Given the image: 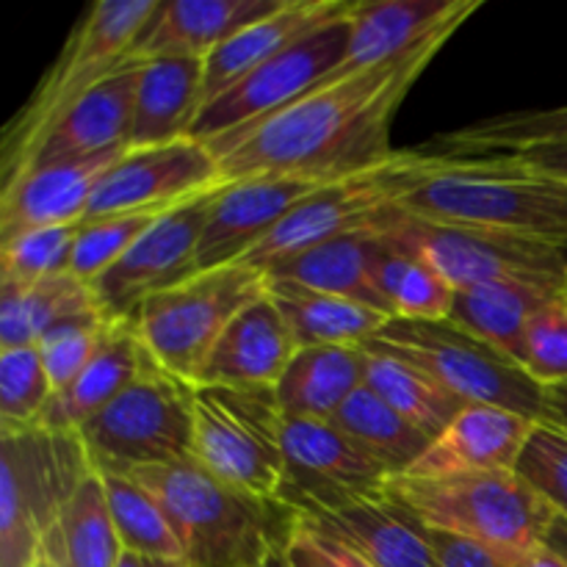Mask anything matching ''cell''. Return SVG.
<instances>
[{
  "label": "cell",
  "instance_id": "cell-1",
  "mask_svg": "<svg viewBox=\"0 0 567 567\" xmlns=\"http://www.w3.org/2000/svg\"><path fill=\"white\" fill-rule=\"evenodd\" d=\"M471 14L443 22L396 59L338 81H321L308 94L244 136L208 144L225 183L247 177H313L338 183L369 175L393 161L391 122L413 83Z\"/></svg>",
  "mask_w": 567,
  "mask_h": 567
},
{
  "label": "cell",
  "instance_id": "cell-2",
  "mask_svg": "<svg viewBox=\"0 0 567 567\" xmlns=\"http://www.w3.org/2000/svg\"><path fill=\"white\" fill-rule=\"evenodd\" d=\"M391 208L437 225H468L567 241V181L537 172L509 155L396 153L371 172Z\"/></svg>",
  "mask_w": 567,
  "mask_h": 567
},
{
  "label": "cell",
  "instance_id": "cell-3",
  "mask_svg": "<svg viewBox=\"0 0 567 567\" xmlns=\"http://www.w3.org/2000/svg\"><path fill=\"white\" fill-rule=\"evenodd\" d=\"M125 476L161 504L188 567H255L286 551L302 526L286 502L227 485L197 460Z\"/></svg>",
  "mask_w": 567,
  "mask_h": 567
},
{
  "label": "cell",
  "instance_id": "cell-4",
  "mask_svg": "<svg viewBox=\"0 0 567 567\" xmlns=\"http://www.w3.org/2000/svg\"><path fill=\"white\" fill-rule=\"evenodd\" d=\"M385 496L426 529L465 537L518 567L546 546L557 509L515 471L460 476H391Z\"/></svg>",
  "mask_w": 567,
  "mask_h": 567
},
{
  "label": "cell",
  "instance_id": "cell-5",
  "mask_svg": "<svg viewBox=\"0 0 567 567\" xmlns=\"http://www.w3.org/2000/svg\"><path fill=\"white\" fill-rule=\"evenodd\" d=\"M161 0H97L66 37L59 59L3 133V183L25 166L53 122L94 83L127 61V50Z\"/></svg>",
  "mask_w": 567,
  "mask_h": 567
},
{
  "label": "cell",
  "instance_id": "cell-6",
  "mask_svg": "<svg viewBox=\"0 0 567 567\" xmlns=\"http://www.w3.org/2000/svg\"><path fill=\"white\" fill-rule=\"evenodd\" d=\"M92 468L78 432L3 426L0 567L33 565L44 535Z\"/></svg>",
  "mask_w": 567,
  "mask_h": 567
},
{
  "label": "cell",
  "instance_id": "cell-7",
  "mask_svg": "<svg viewBox=\"0 0 567 567\" xmlns=\"http://www.w3.org/2000/svg\"><path fill=\"white\" fill-rule=\"evenodd\" d=\"M369 354L415 365L465 404H491L543 421V385L532 380L518 360L507 358L454 321L388 319L363 343Z\"/></svg>",
  "mask_w": 567,
  "mask_h": 567
},
{
  "label": "cell",
  "instance_id": "cell-8",
  "mask_svg": "<svg viewBox=\"0 0 567 567\" xmlns=\"http://www.w3.org/2000/svg\"><path fill=\"white\" fill-rule=\"evenodd\" d=\"M266 293L264 271L247 264L219 266L150 297L133 321L155 365L197 385L227 324Z\"/></svg>",
  "mask_w": 567,
  "mask_h": 567
},
{
  "label": "cell",
  "instance_id": "cell-9",
  "mask_svg": "<svg viewBox=\"0 0 567 567\" xmlns=\"http://www.w3.org/2000/svg\"><path fill=\"white\" fill-rule=\"evenodd\" d=\"M286 413L277 388H194V460L227 485L282 496L286 482Z\"/></svg>",
  "mask_w": 567,
  "mask_h": 567
},
{
  "label": "cell",
  "instance_id": "cell-10",
  "mask_svg": "<svg viewBox=\"0 0 567 567\" xmlns=\"http://www.w3.org/2000/svg\"><path fill=\"white\" fill-rule=\"evenodd\" d=\"M192 382L153 369L78 430L100 474H133L194 460Z\"/></svg>",
  "mask_w": 567,
  "mask_h": 567
},
{
  "label": "cell",
  "instance_id": "cell-11",
  "mask_svg": "<svg viewBox=\"0 0 567 567\" xmlns=\"http://www.w3.org/2000/svg\"><path fill=\"white\" fill-rule=\"evenodd\" d=\"M380 236L402 252L424 258L454 288L482 282H526L567 291L563 252L546 241L468 225H437L413 219L388 205L374 221Z\"/></svg>",
  "mask_w": 567,
  "mask_h": 567
},
{
  "label": "cell",
  "instance_id": "cell-12",
  "mask_svg": "<svg viewBox=\"0 0 567 567\" xmlns=\"http://www.w3.org/2000/svg\"><path fill=\"white\" fill-rule=\"evenodd\" d=\"M347 48L349 17H343L282 50L225 94L203 105L188 136L205 144L244 136L255 125L297 103L321 78L336 72L347 55Z\"/></svg>",
  "mask_w": 567,
  "mask_h": 567
},
{
  "label": "cell",
  "instance_id": "cell-13",
  "mask_svg": "<svg viewBox=\"0 0 567 567\" xmlns=\"http://www.w3.org/2000/svg\"><path fill=\"white\" fill-rule=\"evenodd\" d=\"M282 496L302 518H324L385 493L388 474L332 421L286 415Z\"/></svg>",
  "mask_w": 567,
  "mask_h": 567
},
{
  "label": "cell",
  "instance_id": "cell-14",
  "mask_svg": "<svg viewBox=\"0 0 567 567\" xmlns=\"http://www.w3.org/2000/svg\"><path fill=\"white\" fill-rule=\"evenodd\" d=\"M219 188L186 199L158 216L138 241L92 282L97 308L109 324L131 321L150 297L197 275L199 238L210 199Z\"/></svg>",
  "mask_w": 567,
  "mask_h": 567
},
{
  "label": "cell",
  "instance_id": "cell-15",
  "mask_svg": "<svg viewBox=\"0 0 567 567\" xmlns=\"http://www.w3.org/2000/svg\"><path fill=\"white\" fill-rule=\"evenodd\" d=\"M225 186L219 158L205 142L183 136L158 147L125 150L92 194L86 219L131 210H169Z\"/></svg>",
  "mask_w": 567,
  "mask_h": 567
},
{
  "label": "cell",
  "instance_id": "cell-16",
  "mask_svg": "<svg viewBox=\"0 0 567 567\" xmlns=\"http://www.w3.org/2000/svg\"><path fill=\"white\" fill-rule=\"evenodd\" d=\"M330 186L313 177H247L214 194L199 238V271L241 264L299 203Z\"/></svg>",
  "mask_w": 567,
  "mask_h": 567
},
{
  "label": "cell",
  "instance_id": "cell-17",
  "mask_svg": "<svg viewBox=\"0 0 567 567\" xmlns=\"http://www.w3.org/2000/svg\"><path fill=\"white\" fill-rule=\"evenodd\" d=\"M385 208L388 199L377 188L371 172L330 183L310 194L305 203H299L241 264L269 277L282 264L332 241V238L371 227Z\"/></svg>",
  "mask_w": 567,
  "mask_h": 567
},
{
  "label": "cell",
  "instance_id": "cell-18",
  "mask_svg": "<svg viewBox=\"0 0 567 567\" xmlns=\"http://www.w3.org/2000/svg\"><path fill=\"white\" fill-rule=\"evenodd\" d=\"M136 81L138 61H125L111 75L94 83L83 97H78L53 122V127L44 133L39 147L33 150L20 172L33 169V166L92 158V155L127 147L133 127V105H136Z\"/></svg>",
  "mask_w": 567,
  "mask_h": 567
},
{
  "label": "cell",
  "instance_id": "cell-19",
  "mask_svg": "<svg viewBox=\"0 0 567 567\" xmlns=\"http://www.w3.org/2000/svg\"><path fill=\"white\" fill-rule=\"evenodd\" d=\"M127 147L64 164L33 166L3 183L0 192V241L33 227L78 225L86 219L92 194L105 172Z\"/></svg>",
  "mask_w": 567,
  "mask_h": 567
},
{
  "label": "cell",
  "instance_id": "cell-20",
  "mask_svg": "<svg viewBox=\"0 0 567 567\" xmlns=\"http://www.w3.org/2000/svg\"><path fill=\"white\" fill-rule=\"evenodd\" d=\"M282 0H161L127 50V61L161 55L208 59L252 22L275 14Z\"/></svg>",
  "mask_w": 567,
  "mask_h": 567
},
{
  "label": "cell",
  "instance_id": "cell-21",
  "mask_svg": "<svg viewBox=\"0 0 567 567\" xmlns=\"http://www.w3.org/2000/svg\"><path fill=\"white\" fill-rule=\"evenodd\" d=\"M480 6L482 0H354L347 55L341 66L321 81H338L385 64L437 31L443 22L474 14Z\"/></svg>",
  "mask_w": 567,
  "mask_h": 567
},
{
  "label": "cell",
  "instance_id": "cell-22",
  "mask_svg": "<svg viewBox=\"0 0 567 567\" xmlns=\"http://www.w3.org/2000/svg\"><path fill=\"white\" fill-rule=\"evenodd\" d=\"M537 421L491 404H465L402 476H460L515 471Z\"/></svg>",
  "mask_w": 567,
  "mask_h": 567
},
{
  "label": "cell",
  "instance_id": "cell-23",
  "mask_svg": "<svg viewBox=\"0 0 567 567\" xmlns=\"http://www.w3.org/2000/svg\"><path fill=\"white\" fill-rule=\"evenodd\" d=\"M354 0H282L275 14L252 22L249 28L227 39L221 48L205 59L203 105L236 86L241 78L280 55L291 44L302 42L330 22L352 14Z\"/></svg>",
  "mask_w": 567,
  "mask_h": 567
},
{
  "label": "cell",
  "instance_id": "cell-24",
  "mask_svg": "<svg viewBox=\"0 0 567 567\" xmlns=\"http://www.w3.org/2000/svg\"><path fill=\"white\" fill-rule=\"evenodd\" d=\"M297 349L286 319L266 293L227 324L199 371L197 385L277 388Z\"/></svg>",
  "mask_w": 567,
  "mask_h": 567
},
{
  "label": "cell",
  "instance_id": "cell-25",
  "mask_svg": "<svg viewBox=\"0 0 567 567\" xmlns=\"http://www.w3.org/2000/svg\"><path fill=\"white\" fill-rule=\"evenodd\" d=\"M155 360L150 358L136 321H116L105 330L103 343L97 347L86 369L66 382L61 391L53 393L50 404L44 408L42 419L33 426L59 432H78L89 419L109 408L122 391L133 385Z\"/></svg>",
  "mask_w": 567,
  "mask_h": 567
},
{
  "label": "cell",
  "instance_id": "cell-26",
  "mask_svg": "<svg viewBox=\"0 0 567 567\" xmlns=\"http://www.w3.org/2000/svg\"><path fill=\"white\" fill-rule=\"evenodd\" d=\"M205 61L183 55L138 61L136 105L127 150L158 147L188 136L203 109Z\"/></svg>",
  "mask_w": 567,
  "mask_h": 567
},
{
  "label": "cell",
  "instance_id": "cell-27",
  "mask_svg": "<svg viewBox=\"0 0 567 567\" xmlns=\"http://www.w3.org/2000/svg\"><path fill=\"white\" fill-rule=\"evenodd\" d=\"M377 567H437L426 526L382 493L324 518H305Z\"/></svg>",
  "mask_w": 567,
  "mask_h": 567
},
{
  "label": "cell",
  "instance_id": "cell-28",
  "mask_svg": "<svg viewBox=\"0 0 567 567\" xmlns=\"http://www.w3.org/2000/svg\"><path fill=\"white\" fill-rule=\"evenodd\" d=\"M382 247H385V238L374 227H363V230L338 236L321 247L310 249V252L299 255V258L288 260L269 277L352 299V302L380 310L393 319L391 302L377 282V264H380Z\"/></svg>",
  "mask_w": 567,
  "mask_h": 567
},
{
  "label": "cell",
  "instance_id": "cell-29",
  "mask_svg": "<svg viewBox=\"0 0 567 567\" xmlns=\"http://www.w3.org/2000/svg\"><path fill=\"white\" fill-rule=\"evenodd\" d=\"M369 352L363 347L297 349L286 374L277 382L282 413L291 419L332 421L341 404L365 385Z\"/></svg>",
  "mask_w": 567,
  "mask_h": 567
},
{
  "label": "cell",
  "instance_id": "cell-30",
  "mask_svg": "<svg viewBox=\"0 0 567 567\" xmlns=\"http://www.w3.org/2000/svg\"><path fill=\"white\" fill-rule=\"evenodd\" d=\"M269 299L282 313L299 349L363 347L391 319V316L352 302V299L316 291V288L299 286L291 280H271V277Z\"/></svg>",
  "mask_w": 567,
  "mask_h": 567
},
{
  "label": "cell",
  "instance_id": "cell-31",
  "mask_svg": "<svg viewBox=\"0 0 567 567\" xmlns=\"http://www.w3.org/2000/svg\"><path fill=\"white\" fill-rule=\"evenodd\" d=\"M567 291H554L526 282H482L454 291L449 321L463 327L471 336L482 338L507 358L524 365V347L529 321L548 299Z\"/></svg>",
  "mask_w": 567,
  "mask_h": 567
},
{
  "label": "cell",
  "instance_id": "cell-32",
  "mask_svg": "<svg viewBox=\"0 0 567 567\" xmlns=\"http://www.w3.org/2000/svg\"><path fill=\"white\" fill-rule=\"evenodd\" d=\"M92 310H100L92 286L72 271L37 282L0 280V349L37 347L61 319Z\"/></svg>",
  "mask_w": 567,
  "mask_h": 567
},
{
  "label": "cell",
  "instance_id": "cell-33",
  "mask_svg": "<svg viewBox=\"0 0 567 567\" xmlns=\"http://www.w3.org/2000/svg\"><path fill=\"white\" fill-rule=\"evenodd\" d=\"M44 551L53 554L61 567H116L125 546L116 535L105 498L103 474H92L78 485L70 502L61 509L59 520L42 540Z\"/></svg>",
  "mask_w": 567,
  "mask_h": 567
},
{
  "label": "cell",
  "instance_id": "cell-34",
  "mask_svg": "<svg viewBox=\"0 0 567 567\" xmlns=\"http://www.w3.org/2000/svg\"><path fill=\"white\" fill-rule=\"evenodd\" d=\"M332 424L391 476L408 474L432 443L426 432L410 424L369 385H360L341 404V410L332 415Z\"/></svg>",
  "mask_w": 567,
  "mask_h": 567
},
{
  "label": "cell",
  "instance_id": "cell-35",
  "mask_svg": "<svg viewBox=\"0 0 567 567\" xmlns=\"http://www.w3.org/2000/svg\"><path fill=\"white\" fill-rule=\"evenodd\" d=\"M365 385L374 388L396 413H402L410 424L435 441L443 430L454 421V415L465 408L463 399L432 380L415 365L402 360L369 354V369H365Z\"/></svg>",
  "mask_w": 567,
  "mask_h": 567
},
{
  "label": "cell",
  "instance_id": "cell-36",
  "mask_svg": "<svg viewBox=\"0 0 567 567\" xmlns=\"http://www.w3.org/2000/svg\"><path fill=\"white\" fill-rule=\"evenodd\" d=\"M103 485L111 518H114L116 535H120L125 551L138 554L144 559L186 565V551H183L169 518L136 480L125 474H103Z\"/></svg>",
  "mask_w": 567,
  "mask_h": 567
},
{
  "label": "cell",
  "instance_id": "cell-37",
  "mask_svg": "<svg viewBox=\"0 0 567 567\" xmlns=\"http://www.w3.org/2000/svg\"><path fill=\"white\" fill-rule=\"evenodd\" d=\"M377 282L391 302L396 319L443 321L452 313L457 288L424 258H415V255L391 247L388 238L380 264H377Z\"/></svg>",
  "mask_w": 567,
  "mask_h": 567
},
{
  "label": "cell",
  "instance_id": "cell-38",
  "mask_svg": "<svg viewBox=\"0 0 567 567\" xmlns=\"http://www.w3.org/2000/svg\"><path fill=\"white\" fill-rule=\"evenodd\" d=\"M567 138V105L543 111H509L437 138L449 155H502L520 147Z\"/></svg>",
  "mask_w": 567,
  "mask_h": 567
},
{
  "label": "cell",
  "instance_id": "cell-39",
  "mask_svg": "<svg viewBox=\"0 0 567 567\" xmlns=\"http://www.w3.org/2000/svg\"><path fill=\"white\" fill-rule=\"evenodd\" d=\"M172 210V208H169ZM166 210H131V214H111L83 219L78 230L75 249H72L70 271L92 286L109 266H114L144 230Z\"/></svg>",
  "mask_w": 567,
  "mask_h": 567
},
{
  "label": "cell",
  "instance_id": "cell-40",
  "mask_svg": "<svg viewBox=\"0 0 567 567\" xmlns=\"http://www.w3.org/2000/svg\"><path fill=\"white\" fill-rule=\"evenodd\" d=\"M78 225L33 227L0 241V280L37 282L70 271Z\"/></svg>",
  "mask_w": 567,
  "mask_h": 567
},
{
  "label": "cell",
  "instance_id": "cell-41",
  "mask_svg": "<svg viewBox=\"0 0 567 567\" xmlns=\"http://www.w3.org/2000/svg\"><path fill=\"white\" fill-rule=\"evenodd\" d=\"M53 393L37 347L0 349V426H33Z\"/></svg>",
  "mask_w": 567,
  "mask_h": 567
},
{
  "label": "cell",
  "instance_id": "cell-42",
  "mask_svg": "<svg viewBox=\"0 0 567 567\" xmlns=\"http://www.w3.org/2000/svg\"><path fill=\"white\" fill-rule=\"evenodd\" d=\"M105 330H109V321L103 319L100 310H92V313L61 319L39 338L37 349L55 391H61L66 382H72L86 369V363L103 343Z\"/></svg>",
  "mask_w": 567,
  "mask_h": 567
},
{
  "label": "cell",
  "instance_id": "cell-43",
  "mask_svg": "<svg viewBox=\"0 0 567 567\" xmlns=\"http://www.w3.org/2000/svg\"><path fill=\"white\" fill-rule=\"evenodd\" d=\"M515 474L567 518V432L537 421L520 449Z\"/></svg>",
  "mask_w": 567,
  "mask_h": 567
},
{
  "label": "cell",
  "instance_id": "cell-44",
  "mask_svg": "<svg viewBox=\"0 0 567 567\" xmlns=\"http://www.w3.org/2000/svg\"><path fill=\"white\" fill-rule=\"evenodd\" d=\"M524 369L537 385L567 382V293L548 299L529 321Z\"/></svg>",
  "mask_w": 567,
  "mask_h": 567
},
{
  "label": "cell",
  "instance_id": "cell-45",
  "mask_svg": "<svg viewBox=\"0 0 567 567\" xmlns=\"http://www.w3.org/2000/svg\"><path fill=\"white\" fill-rule=\"evenodd\" d=\"M426 537H430L437 567H509L496 554L487 551L485 546H480L474 540H465V537L437 529H426Z\"/></svg>",
  "mask_w": 567,
  "mask_h": 567
},
{
  "label": "cell",
  "instance_id": "cell-46",
  "mask_svg": "<svg viewBox=\"0 0 567 567\" xmlns=\"http://www.w3.org/2000/svg\"><path fill=\"white\" fill-rule=\"evenodd\" d=\"M509 158L520 161V164L532 166L537 172L567 181V138L563 142H546V144H532V147H520L515 153H502Z\"/></svg>",
  "mask_w": 567,
  "mask_h": 567
},
{
  "label": "cell",
  "instance_id": "cell-47",
  "mask_svg": "<svg viewBox=\"0 0 567 567\" xmlns=\"http://www.w3.org/2000/svg\"><path fill=\"white\" fill-rule=\"evenodd\" d=\"M302 524H305V529L310 532V537L316 540V546L324 551V557L330 559L336 567H377V565H371L365 557H360L358 551H352L349 546H343L341 540H336V537L324 535V532H319L316 526H310L308 520H302Z\"/></svg>",
  "mask_w": 567,
  "mask_h": 567
},
{
  "label": "cell",
  "instance_id": "cell-48",
  "mask_svg": "<svg viewBox=\"0 0 567 567\" xmlns=\"http://www.w3.org/2000/svg\"><path fill=\"white\" fill-rule=\"evenodd\" d=\"M286 554H288V563H291V567H336L330 559L324 557V551L316 546V540L310 537V532L305 529V524L299 526V532L293 535L291 546L286 548Z\"/></svg>",
  "mask_w": 567,
  "mask_h": 567
},
{
  "label": "cell",
  "instance_id": "cell-49",
  "mask_svg": "<svg viewBox=\"0 0 567 567\" xmlns=\"http://www.w3.org/2000/svg\"><path fill=\"white\" fill-rule=\"evenodd\" d=\"M543 421L567 432V382L543 388Z\"/></svg>",
  "mask_w": 567,
  "mask_h": 567
},
{
  "label": "cell",
  "instance_id": "cell-50",
  "mask_svg": "<svg viewBox=\"0 0 567 567\" xmlns=\"http://www.w3.org/2000/svg\"><path fill=\"white\" fill-rule=\"evenodd\" d=\"M518 567H567V559L559 557V554L554 551V548L540 546V548H537V551H532L529 557H526Z\"/></svg>",
  "mask_w": 567,
  "mask_h": 567
},
{
  "label": "cell",
  "instance_id": "cell-51",
  "mask_svg": "<svg viewBox=\"0 0 567 567\" xmlns=\"http://www.w3.org/2000/svg\"><path fill=\"white\" fill-rule=\"evenodd\" d=\"M546 546L554 548L559 557L567 559V518H563V515H557V518H554L551 529H548V535H546Z\"/></svg>",
  "mask_w": 567,
  "mask_h": 567
},
{
  "label": "cell",
  "instance_id": "cell-52",
  "mask_svg": "<svg viewBox=\"0 0 567 567\" xmlns=\"http://www.w3.org/2000/svg\"><path fill=\"white\" fill-rule=\"evenodd\" d=\"M116 567H150V559L138 557V554H133V551H125Z\"/></svg>",
  "mask_w": 567,
  "mask_h": 567
},
{
  "label": "cell",
  "instance_id": "cell-53",
  "mask_svg": "<svg viewBox=\"0 0 567 567\" xmlns=\"http://www.w3.org/2000/svg\"><path fill=\"white\" fill-rule=\"evenodd\" d=\"M31 567H61V563L53 557V554L44 551V548L39 546V554H37V559H33Z\"/></svg>",
  "mask_w": 567,
  "mask_h": 567
},
{
  "label": "cell",
  "instance_id": "cell-54",
  "mask_svg": "<svg viewBox=\"0 0 567 567\" xmlns=\"http://www.w3.org/2000/svg\"><path fill=\"white\" fill-rule=\"evenodd\" d=\"M255 567H291V563H288V554L280 551V554H275V557L266 559V563H260Z\"/></svg>",
  "mask_w": 567,
  "mask_h": 567
},
{
  "label": "cell",
  "instance_id": "cell-55",
  "mask_svg": "<svg viewBox=\"0 0 567 567\" xmlns=\"http://www.w3.org/2000/svg\"><path fill=\"white\" fill-rule=\"evenodd\" d=\"M150 567H188L183 563H161V559H150Z\"/></svg>",
  "mask_w": 567,
  "mask_h": 567
},
{
  "label": "cell",
  "instance_id": "cell-56",
  "mask_svg": "<svg viewBox=\"0 0 567 567\" xmlns=\"http://www.w3.org/2000/svg\"><path fill=\"white\" fill-rule=\"evenodd\" d=\"M559 252H563V260L567 264V241L563 244V247H559Z\"/></svg>",
  "mask_w": 567,
  "mask_h": 567
}]
</instances>
